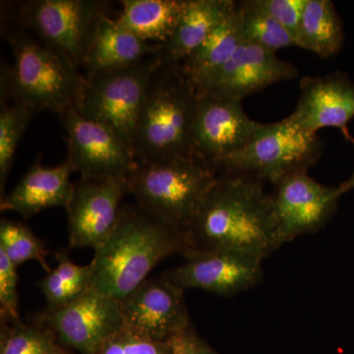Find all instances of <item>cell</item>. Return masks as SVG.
<instances>
[{"instance_id": "7c38bea8", "label": "cell", "mask_w": 354, "mask_h": 354, "mask_svg": "<svg viewBox=\"0 0 354 354\" xmlns=\"http://www.w3.org/2000/svg\"><path fill=\"white\" fill-rule=\"evenodd\" d=\"M183 262L162 274L185 291L196 288L221 297H232L259 285L263 261L250 254L227 250L188 251Z\"/></svg>"}, {"instance_id": "f1b7e54d", "label": "cell", "mask_w": 354, "mask_h": 354, "mask_svg": "<svg viewBox=\"0 0 354 354\" xmlns=\"http://www.w3.org/2000/svg\"><path fill=\"white\" fill-rule=\"evenodd\" d=\"M94 354H174L171 342H157L123 328L109 337Z\"/></svg>"}, {"instance_id": "277c9868", "label": "cell", "mask_w": 354, "mask_h": 354, "mask_svg": "<svg viewBox=\"0 0 354 354\" xmlns=\"http://www.w3.org/2000/svg\"><path fill=\"white\" fill-rule=\"evenodd\" d=\"M12 66L4 74V93L13 104L37 113L50 111L58 116L75 108L85 75L66 58L23 28L7 32Z\"/></svg>"}, {"instance_id": "e0dca14e", "label": "cell", "mask_w": 354, "mask_h": 354, "mask_svg": "<svg viewBox=\"0 0 354 354\" xmlns=\"http://www.w3.org/2000/svg\"><path fill=\"white\" fill-rule=\"evenodd\" d=\"M295 111L288 120L305 131L316 133L325 127L346 131L354 118V84L346 74L304 77Z\"/></svg>"}, {"instance_id": "cb8c5ba5", "label": "cell", "mask_w": 354, "mask_h": 354, "mask_svg": "<svg viewBox=\"0 0 354 354\" xmlns=\"http://www.w3.org/2000/svg\"><path fill=\"white\" fill-rule=\"evenodd\" d=\"M57 265L39 283L48 309L64 306L90 290L92 265H77L65 252L57 254Z\"/></svg>"}, {"instance_id": "5b68a950", "label": "cell", "mask_w": 354, "mask_h": 354, "mask_svg": "<svg viewBox=\"0 0 354 354\" xmlns=\"http://www.w3.org/2000/svg\"><path fill=\"white\" fill-rule=\"evenodd\" d=\"M198 155L137 164L128 176L129 194L138 206L184 234L218 179Z\"/></svg>"}, {"instance_id": "ac0fdd59", "label": "cell", "mask_w": 354, "mask_h": 354, "mask_svg": "<svg viewBox=\"0 0 354 354\" xmlns=\"http://www.w3.org/2000/svg\"><path fill=\"white\" fill-rule=\"evenodd\" d=\"M73 172L67 160L53 167L35 162L14 189L0 200V209L30 218L53 207L66 208L75 187L70 180Z\"/></svg>"}, {"instance_id": "7402d4cb", "label": "cell", "mask_w": 354, "mask_h": 354, "mask_svg": "<svg viewBox=\"0 0 354 354\" xmlns=\"http://www.w3.org/2000/svg\"><path fill=\"white\" fill-rule=\"evenodd\" d=\"M243 41L241 10L236 1L232 13L181 64L193 86L223 66Z\"/></svg>"}, {"instance_id": "44dd1931", "label": "cell", "mask_w": 354, "mask_h": 354, "mask_svg": "<svg viewBox=\"0 0 354 354\" xmlns=\"http://www.w3.org/2000/svg\"><path fill=\"white\" fill-rule=\"evenodd\" d=\"M185 3L186 0H123L115 22L144 41L162 44L171 38Z\"/></svg>"}, {"instance_id": "52a82bcc", "label": "cell", "mask_w": 354, "mask_h": 354, "mask_svg": "<svg viewBox=\"0 0 354 354\" xmlns=\"http://www.w3.org/2000/svg\"><path fill=\"white\" fill-rule=\"evenodd\" d=\"M321 152L322 142L316 133L305 131L286 118L268 123L264 131L227 158L216 174L274 185L292 172L308 171Z\"/></svg>"}, {"instance_id": "f546056e", "label": "cell", "mask_w": 354, "mask_h": 354, "mask_svg": "<svg viewBox=\"0 0 354 354\" xmlns=\"http://www.w3.org/2000/svg\"><path fill=\"white\" fill-rule=\"evenodd\" d=\"M251 6L279 23L299 44L300 23L307 0H249Z\"/></svg>"}, {"instance_id": "6da1fadb", "label": "cell", "mask_w": 354, "mask_h": 354, "mask_svg": "<svg viewBox=\"0 0 354 354\" xmlns=\"http://www.w3.org/2000/svg\"><path fill=\"white\" fill-rule=\"evenodd\" d=\"M183 234L186 252L236 251L265 260L281 248L271 194L241 176H218Z\"/></svg>"}, {"instance_id": "1f68e13d", "label": "cell", "mask_w": 354, "mask_h": 354, "mask_svg": "<svg viewBox=\"0 0 354 354\" xmlns=\"http://www.w3.org/2000/svg\"><path fill=\"white\" fill-rule=\"evenodd\" d=\"M169 342L174 354H218L197 335L192 326L172 337Z\"/></svg>"}, {"instance_id": "83f0119b", "label": "cell", "mask_w": 354, "mask_h": 354, "mask_svg": "<svg viewBox=\"0 0 354 354\" xmlns=\"http://www.w3.org/2000/svg\"><path fill=\"white\" fill-rule=\"evenodd\" d=\"M36 111L13 104L2 106L0 113V196L3 197L9 172L12 167L14 157L23 133L30 121L37 115Z\"/></svg>"}, {"instance_id": "4dcf8cb0", "label": "cell", "mask_w": 354, "mask_h": 354, "mask_svg": "<svg viewBox=\"0 0 354 354\" xmlns=\"http://www.w3.org/2000/svg\"><path fill=\"white\" fill-rule=\"evenodd\" d=\"M17 268L0 250V319L1 323L19 322Z\"/></svg>"}, {"instance_id": "7a4b0ae2", "label": "cell", "mask_w": 354, "mask_h": 354, "mask_svg": "<svg viewBox=\"0 0 354 354\" xmlns=\"http://www.w3.org/2000/svg\"><path fill=\"white\" fill-rule=\"evenodd\" d=\"M185 252L183 232L140 206L124 207L113 234L95 251L90 290L120 301L158 263Z\"/></svg>"}, {"instance_id": "4fadbf2b", "label": "cell", "mask_w": 354, "mask_h": 354, "mask_svg": "<svg viewBox=\"0 0 354 354\" xmlns=\"http://www.w3.org/2000/svg\"><path fill=\"white\" fill-rule=\"evenodd\" d=\"M41 321L58 341L80 354H94L124 328L120 301L92 290L64 306L46 310Z\"/></svg>"}, {"instance_id": "4316f807", "label": "cell", "mask_w": 354, "mask_h": 354, "mask_svg": "<svg viewBox=\"0 0 354 354\" xmlns=\"http://www.w3.org/2000/svg\"><path fill=\"white\" fill-rule=\"evenodd\" d=\"M0 250L3 251L16 267L27 261H37L46 272L50 271L46 262L44 242L23 223L2 218L0 221Z\"/></svg>"}, {"instance_id": "484cf974", "label": "cell", "mask_w": 354, "mask_h": 354, "mask_svg": "<svg viewBox=\"0 0 354 354\" xmlns=\"http://www.w3.org/2000/svg\"><path fill=\"white\" fill-rule=\"evenodd\" d=\"M244 41L276 53L281 48L297 46V41L276 20L251 6L249 0L239 1Z\"/></svg>"}, {"instance_id": "3957f363", "label": "cell", "mask_w": 354, "mask_h": 354, "mask_svg": "<svg viewBox=\"0 0 354 354\" xmlns=\"http://www.w3.org/2000/svg\"><path fill=\"white\" fill-rule=\"evenodd\" d=\"M197 94L181 64L158 65L153 71L135 135L138 164H155L196 155L193 121Z\"/></svg>"}, {"instance_id": "ffe728a7", "label": "cell", "mask_w": 354, "mask_h": 354, "mask_svg": "<svg viewBox=\"0 0 354 354\" xmlns=\"http://www.w3.org/2000/svg\"><path fill=\"white\" fill-rule=\"evenodd\" d=\"M160 50V44L140 39L106 15L97 27L83 68L85 75L123 68L157 55Z\"/></svg>"}, {"instance_id": "9a60e30c", "label": "cell", "mask_w": 354, "mask_h": 354, "mask_svg": "<svg viewBox=\"0 0 354 354\" xmlns=\"http://www.w3.org/2000/svg\"><path fill=\"white\" fill-rule=\"evenodd\" d=\"M124 328L157 342H169L190 327L184 290L164 277L147 279L120 301Z\"/></svg>"}, {"instance_id": "8fae6325", "label": "cell", "mask_w": 354, "mask_h": 354, "mask_svg": "<svg viewBox=\"0 0 354 354\" xmlns=\"http://www.w3.org/2000/svg\"><path fill=\"white\" fill-rule=\"evenodd\" d=\"M271 193L279 245L315 234L337 212L339 187L317 183L308 171H298L274 184Z\"/></svg>"}, {"instance_id": "ba28073f", "label": "cell", "mask_w": 354, "mask_h": 354, "mask_svg": "<svg viewBox=\"0 0 354 354\" xmlns=\"http://www.w3.org/2000/svg\"><path fill=\"white\" fill-rule=\"evenodd\" d=\"M109 6L102 0H31L17 4L15 19L79 69Z\"/></svg>"}, {"instance_id": "603a6c76", "label": "cell", "mask_w": 354, "mask_h": 354, "mask_svg": "<svg viewBox=\"0 0 354 354\" xmlns=\"http://www.w3.org/2000/svg\"><path fill=\"white\" fill-rule=\"evenodd\" d=\"M300 48L322 58L337 55L344 44V30L334 2L307 0L299 31Z\"/></svg>"}, {"instance_id": "d6986e66", "label": "cell", "mask_w": 354, "mask_h": 354, "mask_svg": "<svg viewBox=\"0 0 354 354\" xmlns=\"http://www.w3.org/2000/svg\"><path fill=\"white\" fill-rule=\"evenodd\" d=\"M234 0H186L176 29L158 51L162 64H183L232 13Z\"/></svg>"}, {"instance_id": "8992f818", "label": "cell", "mask_w": 354, "mask_h": 354, "mask_svg": "<svg viewBox=\"0 0 354 354\" xmlns=\"http://www.w3.org/2000/svg\"><path fill=\"white\" fill-rule=\"evenodd\" d=\"M160 64L158 53L130 66L85 75L75 109L108 127L134 152L140 114L153 71Z\"/></svg>"}, {"instance_id": "d6a6232c", "label": "cell", "mask_w": 354, "mask_h": 354, "mask_svg": "<svg viewBox=\"0 0 354 354\" xmlns=\"http://www.w3.org/2000/svg\"><path fill=\"white\" fill-rule=\"evenodd\" d=\"M337 187H339V192H341L342 195L348 192V191L354 189V172L353 176L349 177L348 180L339 184Z\"/></svg>"}, {"instance_id": "30bf717a", "label": "cell", "mask_w": 354, "mask_h": 354, "mask_svg": "<svg viewBox=\"0 0 354 354\" xmlns=\"http://www.w3.org/2000/svg\"><path fill=\"white\" fill-rule=\"evenodd\" d=\"M267 125L249 118L241 100L197 95L193 121L195 153L216 171L227 158L264 131Z\"/></svg>"}, {"instance_id": "d4e9b609", "label": "cell", "mask_w": 354, "mask_h": 354, "mask_svg": "<svg viewBox=\"0 0 354 354\" xmlns=\"http://www.w3.org/2000/svg\"><path fill=\"white\" fill-rule=\"evenodd\" d=\"M58 342L43 325L1 323L0 354H67Z\"/></svg>"}, {"instance_id": "9c48e42d", "label": "cell", "mask_w": 354, "mask_h": 354, "mask_svg": "<svg viewBox=\"0 0 354 354\" xmlns=\"http://www.w3.org/2000/svg\"><path fill=\"white\" fill-rule=\"evenodd\" d=\"M67 135L68 160L81 180L128 177L136 167L134 152L111 130L88 120L75 108L59 116Z\"/></svg>"}, {"instance_id": "2e32d148", "label": "cell", "mask_w": 354, "mask_h": 354, "mask_svg": "<svg viewBox=\"0 0 354 354\" xmlns=\"http://www.w3.org/2000/svg\"><path fill=\"white\" fill-rule=\"evenodd\" d=\"M295 65L257 44L243 41L232 57L215 72L194 85L197 95L244 97L268 86L297 76Z\"/></svg>"}, {"instance_id": "5bb4252c", "label": "cell", "mask_w": 354, "mask_h": 354, "mask_svg": "<svg viewBox=\"0 0 354 354\" xmlns=\"http://www.w3.org/2000/svg\"><path fill=\"white\" fill-rule=\"evenodd\" d=\"M127 194H129L128 177L97 181L80 179L65 208L70 247L95 251L108 241Z\"/></svg>"}]
</instances>
